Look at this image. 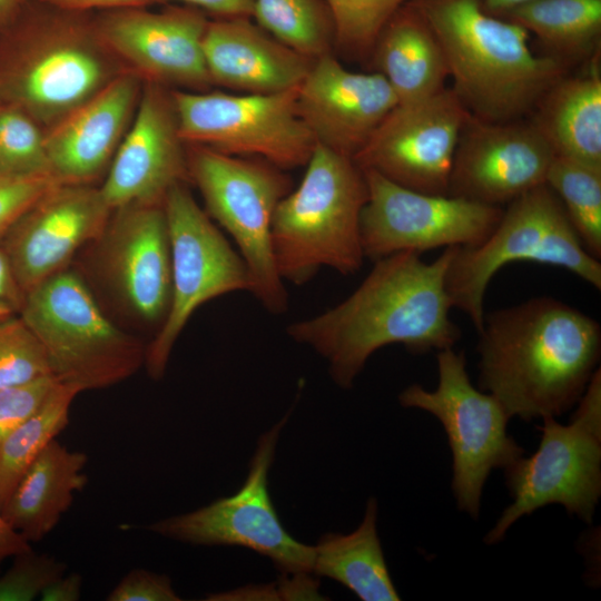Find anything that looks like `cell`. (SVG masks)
Listing matches in <instances>:
<instances>
[{
  "label": "cell",
  "mask_w": 601,
  "mask_h": 601,
  "mask_svg": "<svg viewBox=\"0 0 601 601\" xmlns=\"http://www.w3.org/2000/svg\"><path fill=\"white\" fill-rule=\"evenodd\" d=\"M28 0H0V31L8 30L21 14Z\"/></svg>",
  "instance_id": "cell-44"
},
{
  "label": "cell",
  "mask_w": 601,
  "mask_h": 601,
  "mask_svg": "<svg viewBox=\"0 0 601 601\" xmlns=\"http://www.w3.org/2000/svg\"><path fill=\"white\" fill-rule=\"evenodd\" d=\"M600 56L578 73L558 79L539 99L529 118L555 156L601 167Z\"/></svg>",
  "instance_id": "cell-26"
},
{
  "label": "cell",
  "mask_w": 601,
  "mask_h": 601,
  "mask_svg": "<svg viewBox=\"0 0 601 601\" xmlns=\"http://www.w3.org/2000/svg\"><path fill=\"white\" fill-rule=\"evenodd\" d=\"M530 0H483V6L486 11L501 17L514 7Z\"/></svg>",
  "instance_id": "cell-45"
},
{
  "label": "cell",
  "mask_w": 601,
  "mask_h": 601,
  "mask_svg": "<svg viewBox=\"0 0 601 601\" xmlns=\"http://www.w3.org/2000/svg\"><path fill=\"white\" fill-rule=\"evenodd\" d=\"M50 175L18 176L0 171V239L10 226L49 188Z\"/></svg>",
  "instance_id": "cell-36"
},
{
  "label": "cell",
  "mask_w": 601,
  "mask_h": 601,
  "mask_svg": "<svg viewBox=\"0 0 601 601\" xmlns=\"http://www.w3.org/2000/svg\"><path fill=\"white\" fill-rule=\"evenodd\" d=\"M457 247L444 248L430 263L410 250L375 260L348 297L288 325L287 334L322 356L343 390L351 388L367 359L387 345L402 344L414 354L452 348L461 331L450 317L445 274Z\"/></svg>",
  "instance_id": "cell-1"
},
{
  "label": "cell",
  "mask_w": 601,
  "mask_h": 601,
  "mask_svg": "<svg viewBox=\"0 0 601 601\" xmlns=\"http://www.w3.org/2000/svg\"><path fill=\"white\" fill-rule=\"evenodd\" d=\"M66 563L32 549L13 556L0 575V601H32L57 578L66 573Z\"/></svg>",
  "instance_id": "cell-35"
},
{
  "label": "cell",
  "mask_w": 601,
  "mask_h": 601,
  "mask_svg": "<svg viewBox=\"0 0 601 601\" xmlns=\"http://www.w3.org/2000/svg\"><path fill=\"white\" fill-rule=\"evenodd\" d=\"M437 386L428 391L414 383L398 395L403 407L435 416L452 453V492L460 511L480 515L484 484L494 469H505L524 454L508 433V415L490 393L471 383L464 352H437Z\"/></svg>",
  "instance_id": "cell-10"
},
{
  "label": "cell",
  "mask_w": 601,
  "mask_h": 601,
  "mask_svg": "<svg viewBox=\"0 0 601 601\" xmlns=\"http://www.w3.org/2000/svg\"><path fill=\"white\" fill-rule=\"evenodd\" d=\"M300 184L277 204L272 248L280 278L304 285L323 267L342 275L364 262L361 215L368 190L351 157L316 144Z\"/></svg>",
  "instance_id": "cell-5"
},
{
  "label": "cell",
  "mask_w": 601,
  "mask_h": 601,
  "mask_svg": "<svg viewBox=\"0 0 601 601\" xmlns=\"http://www.w3.org/2000/svg\"><path fill=\"white\" fill-rule=\"evenodd\" d=\"M99 237L107 279L122 304L146 323L162 324L171 298V255L162 204L112 210Z\"/></svg>",
  "instance_id": "cell-21"
},
{
  "label": "cell",
  "mask_w": 601,
  "mask_h": 601,
  "mask_svg": "<svg viewBox=\"0 0 601 601\" xmlns=\"http://www.w3.org/2000/svg\"><path fill=\"white\" fill-rule=\"evenodd\" d=\"M185 146L171 90L146 81L100 187L111 210L132 204H162L174 185L189 178Z\"/></svg>",
  "instance_id": "cell-19"
},
{
  "label": "cell",
  "mask_w": 601,
  "mask_h": 601,
  "mask_svg": "<svg viewBox=\"0 0 601 601\" xmlns=\"http://www.w3.org/2000/svg\"><path fill=\"white\" fill-rule=\"evenodd\" d=\"M290 411L257 441L240 489L195 511L168 516L146 529L195 545L247 548L268 558L284 575L311 574L314 545L295 540L282 524L268 491V475Z\"/></svg>",
  "instance_id": "cell-13"
},
{
  "label": "cell",
  "mask_w": 601,
  "mask_h": 601,
  "mask_svg": "<svg viewBox=\"0 0 601 601\" xmlns=\"http://www.w3.org/2000/svg\"><path fill=\"white\" fill-rule=\"evenodd\" d=\"M554 157L529 117L490 121L470 114L459 136L449 195L502 207L545 184Z\"/></svg>",
  "instance_id": "cell-17"
},
{
  "label": "cell",
  "mask_w": 601,
  "mask_h": 601,
  "mask_svg": "<svg viewBox=\"0 0 601 601\" xmlns=\"http://www.w3.org/2000/svg\"><path fill=\"white\" fill-rule=\"evenodd\" d=\"M26 294L0 243V318L19 315Z\"/></svg>",
  "instance_id": "cell-39"
},
{
  "label": "cell",
  "mask_w": 601,
  "mask_h": 601,
  "mask_svg": "<svg viewBox=\"0 0 601 601\" xmlns=\"http://www.w3.org/2000/svg\"><path fill=\"white\" fill-rule=\"evenodd\" d=\"M568 424L546 416L538 425V450L521 455L504 470L512 497L486 544L503 540L522 516L549 504L562 505L570 516L591 523L601 496V371L593 374Z\"/></svg>",
  "instance_id": "cell-8"
},
{
  "label": "cell",
  "mask_w": 601,
  "mask_h": 601,
  "mask_svg": "<svg viewBox=\"0 0 601 601\" xmlns=\"http://www.w3.org/2000/svg\"><path fill=\"white\" fill-rule=\"evenodd\" d=\"M203 50L211 85L244 93L267 95L295 88L314 61L246 17L209 20Z\"/></svg>",
  "instance_id": "cell-23"
},
{
  "label": "cell",
  "mask_w": 601,
  "mask_h": 601,
  "mask_svg": "<svg viewBox=\"0 0 601 601\" xmlns=\"http://www.w3.org/2000/svg\"><path fill=\"white\" fill-rule=\"evenodd\" d=\"M31 549V543L7 521L0 509V565L6 559Z\"/></svg>",
  "instance_id": "cell-43"
},
{
  "label": "cell",
  "mask_w": 601,
  "mask_h": 601,
  "mask_svg": "<svg viewBox=\"0 0 601 601\" xmlns=\"http://www.w3.org/2000/svg\"><path fill=\"white\" fill-rule=\"evenodd\" d=\"M0 171L52 176L40 126L24 112L7 106H0Z\"/></svg>",
  "instance_id": "cell-33"
},
{
  "label": "cell",
  "mask_w": 601,
  "mask_h": 601,
  "mask_svg": "<svg viewBox=\"0 0 601 601\" xmlns=\"http://www.w3.org/2000/svg\"><path fill=\"white\" fill-rule=\"evenodd\" d=\"M79 392L57 382L42 404L0 446V509L39 453L68 426Z\"/></svg>",
  "instance_id": "cell-29"
},
{
  "label": "cell",
  "mask_w": 601,
  "mask_h": 601,
  "mask_svg": "<svg viewBox=\"0 0 601 601\" xmlns=\"http://www.w3.org/2000/svg\"><path fill=\"white\" fill-rule=\"evenodd\" d=\"M534 35L570 70L600 56L601 0H530L501 16Z\"/></svg>",
  "instance_id": "cell-28"
},
{
  "label": "cell",
  "mask_w": 601,
  "mask_h": 601,
  "mask_svg": "<svg viewBox=\"0 0 601 601\" xmlns=\"http://www.w3.org/2000/svg\"><path fill=\"white\" fill-rule=\"evenodd\" d=\"M57 382L53 376H46L26 385L0 390V446L42 404Z\"/></svg>",
  "instance_id": "cell-37"
},
{
  "label": "cell",
  "mask_w": 601,
  "mask_h": 601,
  "mask_svg": "<svg viewBox=\"0 0 601 601\" xmlns=\"http://www.w3.org/2000/svg\"><path fill=\"white\" fill-rule=\"evenodd\" d=\"M188 177L204 198L206 213L229 233L244 259L250 290L272 314L288 307L272 248V221L279 200L292 190L283 169L260 159L189 146Z\"/></svg>",
  "instance_id": "cell-9"
},
{
  "label": "cell",
  "mask_w": 601,
  "mask_h": 601,
  "mask_svg": "<svg viewBox=\"0 0 601 601\" xmlns=\"http://www.w3.org/2000/svg\"><path fill=\"white\" fill-rule=\"evenodd\" d=\"M252 17L276 40L312 60L335 45L334 20L324 0H254Z\"/></svg>",
  "instance_id": "cell-30"
},
{
  "label": "cell",
  "mask_w": 601,
  "mask_h": 601,
  "mask_svg": "<svg viewBox=\"0 0 601 601\" xmlns=\"http://www.w3.org/2000/svg\"><path fill=\"white\" fill-rule=\"evenodd\" d=\"M111 213L100 188L89 184L57 183L42 194L0 239L24 294L99 239Z\"/></svg>",
  "instance_id": "cell-18"
},
{
  "label": "cell",
  "mask_w": 601,
  "mask_h": 601,
  "mask_svg": "<svg viewBox=\"0 0 601 601\" xmlns=\"http://www.w3.org/2000/svg\"><path fill=\"white\" fill-rule=\"evenodd\" d=\"M477 387L508 415L558 417L583 395L601 357V326L553 297L484 314L476 346Z\"/></svg>",
  "instance_id": "cell-2"
},
{
  "label": "cell",
  "mask_w": 601,
  "mask_h": 601,
  "mask_svg": "<svg viewBox=\"0 0 601 601\" xmlns=\"http://www.w3.org/2000/svg\"><path fill=\"white\" fill-rule=\"evenodd\" d=\"M298 86L267 95L171 90L179 135L186 146L256 156L283 170L305 166L316 141L298 112Z\"/></svg>",
  "instance_id": "cell-11"
},
{
  "label": "cell",
  "mask_w": 601,
  "mask_h": 601,
  "mask_svg": "<svg viewBox=\"0 0 601 601\" xmlns=\"http://www.w3.org/2000/svg\"><path fill=\"white\" fill-rule=\"evenodd\" d=\"M545 184L560 199L590 255L601 258V167L555 156Z\"/></svg>",
  "instance_id": "cell-31"
},
{
  "label": "cell",
  "mask_w": 601,
  "mask_h": 601,
  "mask_svg": "<svg viewBox=\"0 0 601 601\" xmlns=\"http://www.w3.org/2000/svg\"><path fill=\"white\" fill-rule=\"evenodd\" d=\"M85 452L52 440L32 461L2 506L7 521L30 543L41 541L70 509L88 477Z\"/></svg>",
  "instance_id": "cell-25"
},
{
  "label": "cell",
  "mask_w": 601,
  "mask_h": 601,
  "mask_svg": "<svg viewBox=\"0 0 601 601\" xmlns=\"http://www.w3.org/2000/svg\"><path fill=\"white\" fill-rule=\"evenodd\" d=\"M90 13L27 1L2 32L19 50L0 70V106L50 129L121 72Z\"/></svg>",
  "instance_id": "cell-4"
},
{
  "label": "cell",
  "mask_w": 601,
  "mask_h": 601,
  "mask_svg": "<svg viewBox=\"0 0 601 601\" xmlns=\"http://www.w3.org/2000/svg\"><path fill=\"white\" fill-rule=\"evenodd\" d=\"M52 376L46 351L20 315L0 318V390Z\"/></svg>",
  "instance_id": "cell-34"
},
{
  "label": "cell",
  "mask_w": 601,
  "mask_h": 601,
  "mask_svg": "<svg viewBox=\"0 0 601 601\" xmlns=\"http://www.w3.org/2000/svg\"><path fill=\"white\" fill-rule=\"evenodd\" d=\"M335 27V46L357 58L371 56L388 19L410 0H324Z\"/></svg>",
  "instance_id": "cell-32"
},
{
  "label": "cell",
  "mask_w": 601,
  "mask_h": 601,
  "mask_svg": "<svg viewBox=\"0 0 601 601\" xmlns=\"http://www.w3.org/2000/svg\"><path fill=\"white\" fill-rule=\"evenodd\" d=\"M396 106L380 72L348 70L332 52L313 61L297 89L298 112L316 144L353 159Z\"/></svg>",
  "instance_id": "cell-20"
},
{
  "label": "cell",
  "mask_w": 601,
  "mask_h": 601,
  "mask_svg": "<svg viewBox=\"0 0 601 601\" xmlns=\"http://www.w3.org/2000/svg\"><path fill=\"white\" fill-rule=\"evenodd\" d=\"M363 171L368 196L361 215V243L364 257L373 262L398 252L475 246L503 213L500 206L415 191L374 170Z\"/></svg>",
  "instance_id": "cell-14"
},
{
  "label": "cell",
  "mask_w": 601,
  "mask_h": 601,
  "mask_svg": "<svg viewBox=\"0 0 601 601\" xmlns=\"http://www.w3.org/2000/svg\"><path fill=\"white\" fill-rule=\"evenodd\" d=\"M436 35L451 87L466 109L490 121L529 117L570 69L529 45V32L490 13L483 0H410Z\"/></svg>",
  "instance_id": "cell-3"
},
{
  "label": "cell",
  "mask_w": 601,
  "mask_h": 601,
  "mask_svg": "<svg viewBox=\"0 0 601 601\" xmlns=\"http://www.w3.org/2000/svg\"><path fill=\"white\" fill-rule=\"evenodd\" d=\"M140 77L122 71L45 134L52 176L63 184H89L111 162L135 115Z\"/></svg>",
  "instance_id": "cell-22"
},
{
  "label": "cell",
  "mask_w": 601,
  "mask_h": 601,
  "mask_svg": "<svg viewBox=\"0 0 601 601\" xmlns=\"http://www.w3.org/2000/svg\"><path fill=\"white\" fill-rule=\"evenodd\" d=\"M470 114L451 87L400 104L354 160L402 187L449 195L459 136Z\"/></svg>",
  "instance_id": "cell-15"
},
{
  "label": "cell",
  "mask_w": 601,
  "mask_h": 601,
  "mask_svg": "<svg viewBox=\"0 0 601 601\" xmlns=\"http://www.w3.org/2000/svg\"><path fill=\"white\" fill-rule=\"evenodd\" d=\"M55 8L92 12V10H114L122 8H137L152 4V0H37Z\"/></svg>",
  "instance_id": "cell-41"
},
{
  "label": "cell",
  "mask_w": 601,
  "mask_h": 601,
  "mask_svg": "<svg viewBox=\"0 0 601 601\" xmlns=\"http://www.w3.org/2000/svg\"><path fill=\"white\" fill-rule=\"evenodd\" d=\"M370 58L392 87L397 105L430 97L450 78L443 48L433 29L411 2L385 23Z\"/></svg>",
  "instance_id": "cell-24"
},
{
  "label": "cell",
  "mask_w": 601,
  "mask_h": 601,
  "mask_svg": "<svg viewBox=\"0 0 601 601\" xmlns=\"http://www.w3.org/2000/svg\"><path fill=\"white\" fill-rule=\"evenodd\" d=\"M107 601H180L166 574L132 569L106 597Z\"/></svg>",
  "instance_id": "cell-38"
},
{
  "label": "cell",
  "mask_w": 601,
  "mask_h": 601,
  "mask_svg": "<svg viewBox=\"0 0 601 601\" xmlns=\"http://www.w3.org/2000/svg\"><path fill=\"white\" fill-rule=\"evenodd\" d=\"M513 262L565 268L601 289V263L588 253L553 190L542 184L508 204L480 244L457 247L445 274L453 307L467 315L479 332L484 295L497 270Z\"/></svg>",
  "instance_id": "cell-6"
},
{
  "label": "cell",
  "mask_w": 601,
  "mask_h": 601,
  "mask_svg": "<svg viewBox=\"0 0 601 601\" xmlns=\"http://www.w3.org/2000/svg\"><path fill=\"white\" fill-rule=\"evenodd\" d=\"M82 578L77 572L62 574L41 592V601H78L81 595Z\"/></svg>",
  "instance_id": "cell-42"
},
{
  "label": "cell",
  "mask_w": 601,
  "mask_h": 601,
  "mask_svg": "<svg viewBox=\"0 0 601 601\" xmlns=\"http://www.w3.org/2000/svg\"><path fill=\"white\" fill-rule=\"evenodd\" d=\"M171 255V298L166 317L146 347L145 365L159 380L180 333L206 302L237 290H250L247 266L204 211L185 183L165 196Z\"/></svg>",
  "instance_id": "cell-12"
},
{
  "label": "cell",
  "mask_w": 601,
  "mask_h": 601,
  "mask_svg": "<svg viewBox=\"0 0 601 601\" xmlns=\"http://www.w3.org/2000/svg\"><path fill=\"white\" fill-rule=\"evenodd\" d=\"M152 2H183L219 18H250L254 6V0H152Z\"/></svg>",
  "instance_id": "cell-40"
},
{
  "label": "cell",
  "mask_w": 601,
  "mask_h": 601,
  "mask_svg": "<svg viewBox=\"0 0 601 601\" xmlns=\"http://www.w3.org/2000/svg\"><path fill=\"white\" fill-rule=\"evenodd\" d=\"M19 315L42 344L52 376L79 393L118 384L145 363L146 347L67 268L30 289Z\"/></svg>",
  "instance_id": "cell-7"
},
{
  "label": "cell",
  "mask_w": 601,
  "mask_h": 601,
  "mask_svg": "<svg viewBox=\"0 0 601 601\" xmlns=\"http://www.w3.org/2000/svg\"><path fill=\"white\" fill-rule=\"evenodd\" d=\"M377 500L370 497L353 532L323 534L314 545L312 573L339 582L363 601H397L377 533Z\"/></svg>",
  "instance_id": "cell-27"
},
{
  "label": "cell",
  "mask_w": 601,
  "mask_h": 601,
  "mask_svg": "<svg viewBox=\"0 0 601 601\" xmlns=\"http://www.w3.org/2000/svg\"><path fill=\"white\" fill-rule=\"evenodd\" d=\"M93 27L105 47L148 82L205 91L211 86L203 50L209 22L191 6L146 7L101 11Z\"/></svg>",
  "instance_id": "cell-16"
}]
</instances>
